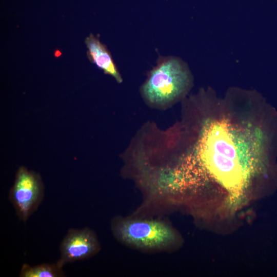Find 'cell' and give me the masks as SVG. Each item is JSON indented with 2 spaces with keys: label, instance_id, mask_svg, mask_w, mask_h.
<instances>
[{
  "label": "cell",
  "instance_id": "obj_1",
  "mask_svg": "<svg viewBox=\"0 0 277 277\" xmlns=\"http://www.w3.org/2000/svg\"><path fill=\"white\" fill-rule=\"evenodd\" d=\"M227 120L204 125L192 155L181 165L188 179L208 174L233 194L245 187L259 162L254 132L240 129Z\"/></svg>",
  "mask_w": 277,
  "mask_h": 277
},
{
  "label": "cell",
  "instance_id": "obj_2",
  "mask_svg": "<svg viewBox=\"0 0 277 277\" xmlns=\"http://www.w3.org/2000/svg\"><path fill=\"white\" fill-rule=\"evenodd\" d=\"M188 64L180 57L160 56L149 72L141 92L145 101L154 106L164 107L184 96L192 85Z\"/></svg>",
  "mask_w": 277,
  "mask_h": 277
},
{
  "label": "cell",
  "instance_id": "obj_3",
  "mask_svg": "<svg viewBox=\"0 0 277 277\" xmlns=\"http://www.w3.org/2000/svg\"><path fill=\"white\" fill-rule=\"evenodd\" d=\"M113 236L122 243L146 251H167L175 244L174 229L163 221L116 216L111 222Z\"/></svg>",
  "mask_w": 277,
  "mask_h": 277
},
{
  "label": "cell",
  "instance_id": "obj_4",
  "mask_svg": "<svg viewBox=\"0 0 277 277\" xmlns=\"http://www.w3.org/2000/svg\"><path fill=\"white\" fill-rule=\"evenodd\" d=\"M44 197V185L40 174L24 166L18 168L9 199L16 214L26 222L35 212Z\"/></svg>",
  "mask_w": 277,
  "mask_h": 277
},
{
  "label": "cell",
  "instance_id": "obj_5",
  "mask_svg": "<svg viewBox=\"0 0 277 277\" xmlns=\"http://www.w3.org/2000/svg\"><path fill=\"white\" fill-rule=\"evenodd\" d=\"M101 249L95 232L89 228H70L60 246L61 267L68 263L84 260L96 254Z\"/></svg>",
  "mask_w": 277,
  "mask_h": 277
},
{
  "label": "cell",
  "instance_id": "obj_6",
  "mask_svg": "<svg viewBox=\"0 0 277 277\" xmlns=\"http://www.w3.org/2000/svg\"><path fill=\"white\" fill-rule=\"evenodd\" d=\"M85 43L89 60L103 70L104 73L111 75L117 83H121L123 78L112 55L106 45L100 41L98 36L91 33L86 38Z\"/></svg>",
  "mask_w": 277,
  "mask_h": 277
},
{
  "label": "cell",
  "instance_id": "obj_7",
  "mask_svg": "<svg viewBox=\"0 0 277 277\" xmlns=\"http://www.w3.org/2000/svg\"><path fill=\"white\" fill-rule=\"evenodd\" d=\"M65 273L62 267L55 263H42L35 266L24 264L21 268L20 277H64Z\"/></svg>",
  "mask_w": 277,
  "mask_h": 277
}]
</instances>
